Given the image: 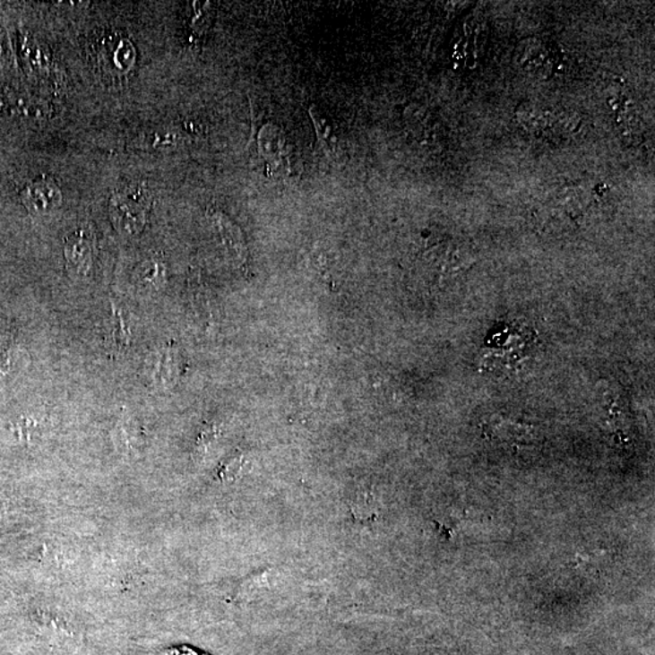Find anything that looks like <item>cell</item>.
<instances>
[{"mask_svg": "<svg viewBox=\"0 0 655 655\" xmlns=\"http://www.w3.org/2000/svg\"><path fill=\"white\" fill-rule=\"evenodd\" d=\"M109 208L116 231L128 236L142 231L149 209V203L142 191L118 192L113 195Z\"/></svg>", "mask_w": 655, "mask_h": 655, "instance_id": "cell-1", "label": "cell"}, {"mask_svg": "<svg viewBox=\"0 0 655 655\" xmlns=\"http://www.w3.org/2000/svg\"><path fill=\"white\" fill-rule=\"evenodd\" d=\"M517 61L527 73L537 78L548 79L560 66L562 53L554 44L531 38L524 40L517 49Z\"/></svg>", "mask_w": 655, "mask_h": 655, "instance_id": "cell-2", "label": "cell"}, {"mask_svg": "<svg viewBox=\"0 0 655 655\" xmlns=\"http://www.w3.org/2000/svg\"><path fill=\"white\" fill-rule=\"evenodd\" d=\"M516 119L526 132L535 136H545L558 130L562 118L557 113L526 101L516 108Z\"/></svg>", "mask_w": 655, "mask_h": 655, "instance_id": "cell-3", "label": "cell"}, {"mask_svg": "<svg viewBox=\"0 0 655 655\" xmlns=\"http://www.w3.org/2000/svg\"><path fill=\"white\" fill-rule=\"evenodd\" d=\"M22 201L30 211L44 214L61 203V194L53 181L42 178L34 181L22 192Z\"/></svg>", "mask_w": 655, "mask_h": 655, "instance_id": "cell-4", "label": "cell"}, {"mask_svg": "<svg viewBox=\"0 0 655 655\" xmlns=\"http://www.w3.org/2000/svg\"><path fill=\"white\" fill-rule=\"evenodd\" d=\"M65 254L72 273L79 277L88 276L92 267V243L84 232L79 231L67 238Z\"/></svg>", "mask_w": 655, "mask_h": 655, "instance_id": "cell-5", "label": "cell"}, {"mask_svg": "<svg viewBox=\"0 0 655 655\" xmlns=\"http://www.w3.org/2000/svg\"><path fill=\"white\" fill-rule=\"evenodd\" d=\"M177 369V362L171 349H162L152 355L147 363V373L152 380L163 384L169 383L174 378V372Z\"/></svg>", "mask_w": 655, "mask_h": 655, "instance_id": "cell-6", "label": "cell"}, {"mask_svg": "<svg viewBox=\"0 0 655 655\" xmlns=\"http://www.w3.org/2000/svg\"><path fill=\"white\" fill-rule=\"evenodd\" d=\"M558 198H560L562 207L572 218H578V216L584 214L589 207V194L582 187L568 186L562 188Z\"/></svg>", "mask_w": 655, "mask_h": 655, "instance_id": "cell-7", "label": "cell"}, {"mask_svg": "<svg viewBox=\"0 0 655 655\" xmlns=\"http://www.w3.org/2000/svg\"><path fill=\"white\" fill-rule=\"evenodd\" d=\"M310 115L312 116V121H314L315 129H317V135L320 137L321 142L325 143V145H329L331 129H329L327 121H325L323 116H321L320 111H317V109H315L314 108L310 109Z\"/></svg>", "mask_w": 655, "mask_h": 655, "instance_id": "cell-8", "label": "cell"}, {"mask_svg": "<svg viewBox=\"0 0 655 655\" xmlns=\"http://www.w3.org/2000/svg\"><path fill=\"white\" fill-rule=\"evenodd\" d=\"M164 655H207L205 653H202V651H198L194 650V648L187 647V646H180V647H174L170 648V650H168L166 651V654Z\"/></svg>", "mask_w": 655, "mask_h": 655, "instance_id": "cell-9", "label": "cell"}]
</instances>
